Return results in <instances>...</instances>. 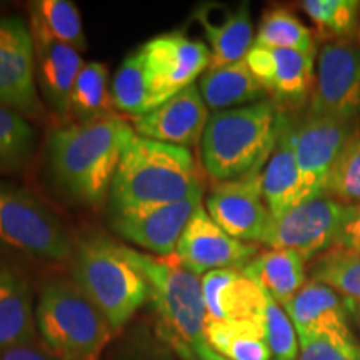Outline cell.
<instances>
[{
	"label": "cell",
	"instance_id": "1",
	"mask_svg": "<svg viewBox=\"0 0 360 360\" xmlns=\"http://www.w3.org/2000/svg\"><path fill=\"white\" fill-rule=\"evenodd\" d=\"M135 130L119 115L53 130L49 160L57 184L80 204L97 207L109 197L117 167Z\"/></svg>",
	"mask_w": 360,
	"mask_h": 360
},
{
	"label": "cell",
	"instance_id": "2",
	"mask_svg": "<svg viewBox=\"0 0 360 360\" xmlns=\"http://www.w3.org/2000/svg\"><path fill=\"white\" fill-rule=\"evenodd\" d=\"M204 188L188 148L135 134L125 147L112 182V215L174 204Z\"/></svg>",
	"mask_w": 360,
	"mask_h": 360
},
{
	"label": "cell",
	"instance_id": "3",
	"mask_svg": "<svg viewBox=\"0 0 360 360\" xmlns=\"http://www.w3.org/2000/svg\"><path fill=\"white\" fill-rule=\"evenodd\" d=\"M282 115L272 101L214 112L200 141L205 172L217 182L262 172L277 146Z\"/></svg>",
	"mask_w": 360,
	"mask_h": 360
},
{
	"label": "cell",
	"instance_id": "4",
	"mask_svg": "<svg viewBox=\"0 0 360 360\" xmlns=\"http://www.w3.org/2000/svg\"><path fill=\"white\" fill-rule=\"evenodd\" d=\"M125 255L148 283L160 335L186 359L205 344L207 310L200 276L188 272L175 260L155 259L124 245Z\"/></svg>",
	"mask_w": 360,
	"mask_h": 360
},
{
	"label": "cell",
	"instance_id": "5",
	"mask_svg": "<svg viewBox=\"0 0 360 360\" xmlns=\"http://www.w3.org/2000/svg\"><path fill=\"white\" fill-rule=\"evenodd\" d=\"M74 277L112 328H122L148 299L146 277L125 255L124 245L103 236H87L79 242Z\"/></svg>",
	"mask_w": 360,
	"mask_h": 360
},
{
	"label": "cell",
	"instance_id": "6",
	"mask_svg": "<svg viewBox=\"0 0 360 360\" xmlns=\"http://www.w3.org/2000/svg\"><path fill=\"white\" fill-rule=\"evenodd\" d=\"M35 322L44 345L57 360H98L112 327L79 289L65 281L49 282L39 297Z\"/></svg>",
	"mask_w": 360,
	"mask_h": 360
},
{
	"label": "cell",
	"instance_id": "7",
	"mask_svg": "<svg viewBox=\"0 0 360 360\" xmlns=\"http://www.w3.org/2000/svg\"><path fill=\"white\" fill-rule=\"evenodd\" d=\"M72 245L60 219L27 188L0 182V252L65 260Z\"/></svg>",
	"mask_w": 360,
	"mask_h": 360
},
{
	"label": "cell",
	"instance_id": "8",
	"mask_svg": "<svg viewBox=\"0 0 360 360\" xmlns=\"http://www.w3.org/2000/svg\"><path fill=\"white\" fill-rule=\"evenodd\" d=\"M139 52L146 72L150 109L193 85V80L210 69L212 62L209 47L202 40L180 32L157 35L143 44Z\"/></svg>",
	"mask_w": 360,
	"mask_h": 360
},
{
	"label": "cell",
	"instance_id": "9",
	"mask_svg": "<svg viewBox=\"0 0 360 360\" xmlns=\"http://www.w3.org/2000/svg\"><path fill=\"white\" fill-rule=\"evenodd\" d=\"M347 205L323 193L270 220L262 244L294 250L304 260L322 255L337 245Z\"/></svg>",
	"mask_w": 360,
	"mask_h": 360
},
{
	"label": "cell",
	"instance_id": "10",
	"mask_svg": "<svg viewBox=\"0 0 360 360\" xmlns=\"http://www.w3.org/2000/svg\"><path fill=\"white\" fill-rule=\"evenodd\" d=\"M354 125V120L314 114H307L299 122H292V143L305 200L327 192V182L335 162L355 137Z\"/></svg>",
	"mask_w": 360,
	"mask_h": 360
},
{
	"label": "cell",
	"instance_id": "11",
	"mask_svg": "<svg viewBox=\"0 0 360 360\" xmlns=\"http://www.w3.org/2000/svg\"><path fill=\"white\" fill-rule=\"evenodd\" d=\"M309 114L340 120L360 114V45L337 40L321 49Z\"/></svg>",
	"mask_w": 360,
	"mask_h": 360
},
{
	"label": "cell",
	"instance_id": "12",
	"mask_svg": "<svg viewBox=\"0 0 360 360\" xmlns=\"http://www.w3.org/2000/svg\"><path fill=\"white\" fill-rule=\"evenodd\" d=\"M35 44L30 27L20 17L0 19V103L22 117L40 119Z\"/></svg>",
	"mask_w": 360,
	"mask_h": 360
},
{
	"label": "cell",
	"instance_id": "13",
	"mask_svg": "<svg viewBox=\"0 0 360 360\" xmlns=\"http://www.w3.org/2000/svg\"><path fill=\"white\" fill-rule=\"evenodd\" d=\"M257 255L259 249L254 244L224 232L210 219L204 204L188 220L174 252L175 262L195 276L220 269H244Z\"/></svg>",
	"mask_w": 360,
	"mask_h": 360
},
{
	"label": "cell",
	"instance_id": "14",
	"mask_svg": "<svg viewBox=\"0 0 360 360\" xmlns=\"http://www.w3.org/2000/svg\"><path fill=\"white\" fill-rule=\"evenodd\" d=\"M210 219L240 242H260L267 232L270 215L262 192V172L219 182L207 199Z\"/></svg>",
	"mask_w": 360,
	"mask_h": 360
},
{
	"label": "cell",
	"instance_id": "15",
	"mask_svg": "<svg viewBox=\"0 0 360 360\" xmlns=\"http://www.w3.org/2000/svg\"><path fill=\"white\" fill-rule=\"evenodd\" d=\"M202 197L204 188L174 204L112 215V225L132 244L160 257H167L174 255L184 229L202 205Z\"/></svg>",
	"mask_w": 360,
	"mask_h": 360
},
{
	"label": "cell",
	"instance_id": "16",
	"mask_svg": "<svg viewBox=\"0 0 360 360\" xmlns=\"http://www.w3.org/2000/svg\"><path fill=\"white\" fill-rule=\"evenodd\" d=\"M209 119V109L195 85H188L147 114L130 117L135 134L141 137L184 148L200 143Z\"/></svg>",
	"mask_w": 360,
	"mask_h": 360
},
{
	"label": "cell",
	"instance_id": "17",
	"mask_svg": "<svg viewBox=\"0 0 360 360\" xmlns=\"http://www.w3.org/2000/svg\"><path fill=\"white\" fill-rule=\"evenodd\" d=\"M245 62L265 92L278 102H302L314 89L315 56L252 45Z\"/></svg>",
	"mask_w": 360,
	"mask_h": 360
},
{
	"label": "cell",
	"instance_id": "18",
	"mask_svg": "<svg viewBox=\"0 0 360 360\" xmlns=\"http://www.w3.org/2000/svg\"><path fill=\"white\" fill-rule=\"evenodd\" d=\"M283 309L289 314L299 337L327 335L355 340L349 326V305L326 283L310 278Z\"/></svg>",
	"mask_w": 360,
	"mask_h": 360
},
{
	"label": "cell",
	"instance_id": "19",
	"mask_svg": "<svg viewBox=\"0 0 360 360\" xmlns=\"http://www.w3.org/2000/svg\"><path fill=\"white\" fill-rule=\"evenodd\" d=\"M207 321H260L265 290L242 269H220L202 277Z\"/></svg>",
	"mask_w": 360,
	"mask_h": 360
},
{
	"label": "cell",
	"instance_id": "20",
	"mask_svg": "<svg viewBox=\"0 0 360 360\" xmlns=\"http://www.w3.org/2000/svg\"><path fill=\"white\" fill-rule=\"evenodd\" d=\"M193 19L209 42L212 56L209 70L244 60L254 45V25L247 4L237 7L205 4L193 12Z\"/></svg>",
	"mask_w": 360,
	"mask_h": 360
},
{
	"label": "cell",
	"instance_id": "21",
	"mask_svg": "<svg viewBox=\"0 0 360 360\" xmlns=\"http://www.w3.org/2000/svg\"><path fill=\"white\" fill-rule=\"evenodd\" d=\"M262 192L272 219L305 202L302 179L292 143V120L282 115L277 146L262 170Z\"/></svg>",
	"mask_w": 360,
	"mask_h": 360
},
{
	"label": "cell",
	"instance_id": "22",
	"mask_svg": "<svg viewBox=\"0 0 360 360\" xmlns=\"http://www.w3.org/2000/svg\"><path fill=\"white\" fill-rule=\"evenodd\" d=\"M35 75L42 96L58 115L70 114V96L75 79L82 70L80 53L69 45L52 40H34Z\"/></svg>",
	"mask_w": 360,
	"mask_h": 360
},
{
	"label": "cell",
	"instance_id": "23",
	"mask_svg": "<svg viewBox=\"0 0 360 360\" xmlns=\"http://www.w3.org/2000/svg\"><path fill=\"white\" fill-rule=\"evenodd\" d=\"M199 92L207 109L215 112L262 102L267 96L265 89L250 72L245 58L220 69L207 70L200 77Z\"/></svg>",
	"mask_w": 360,
	"mask_h": 360
},
{
	"label": "cell",
	"instance_id": "24",
	"mask_svg": "<svg viewBox=\"0 0 360 360\" xmlns=\"http://www.w3.org/2000/svg\"><path fill=\"white\" fill-rule=\"evenodd\" d=\"M305 260L294 250L270 249L245 265L244 274L285 307L305 285Z\"/></svg>",
	"mask_w": 360,
	"mask_h": 360
},
{
	"label": "cell",
	"instance_id": "25",
	"mask_svg": "<svg viewBox=\"0 0 360 360\" xmlns=\"http://www.w3.org/2000/svg\"><path fill=\"white\" fill-rule=\"evenodd\" d=\"M35 319L29 285L19 274L0 265V352L34 340Z\"/></svg>",
	"mask_w": 360,
	"mask_h": 360
},
{
	"label": "cell",
	"instance_id": "26",
	"mask_svg": "<svg viewBox=\"0 0 360 360\" xmlns=\"http://www.w3.org/2000/svg\"><path fill=\"white\" fill-rule=\"evenodd\" d=\"M30 34L34 40H52L69 45L79 53L87 49L82 17L69 0H37L29 4Z\"/></svg>",
	"mask_w": 360,
	"mask_h": 360
},
{
	"label": "cell",
	"instance_id": "27",
	"mask_svg": "<svg viewBox=\"0 0 360 360\" xmlns=\"http://www.w3.org/2000/svg\"><path fill=\"white\" fill-rule=\"evenodd\" d=\"M205 342L227 360H274L260 321H207Z\"/></svg>",
	"mask_w": 360,
	"mask_h": 360
},
{
	"label": "cell",
	"instance_id": "28",
	"mask_svg": "<svg viewBox=\"0 0 360 360\" xmlns=\"http://www.w3.org/2000/svg\"><path fill=\"white\" fill-rule=\"evenodd\" d=\"M109 89V67L102 62H87L75 79L70 96V114L77 122H96L114 114Z\"/></svg>",
	"mask_w": 360,
	"mask_h": 360
},
{
	"label": "cell",
	"instance_id": "29",
	"mask_svg": "<svg viewBox=\"0 0 360 360\" xmlns=\"http://www.w3.org/2000/svg\"><path fill=\"white\" fill-rule=\"evenodd\" d=\"M310 278L322 282L335 290L350 312L360 314V257L340 247H332L315 260Z\"/></svg>",
	"mask_w": 360,
	"mask_h": 360
},
{
	"label": "cell",
	"instance_id": "30",
	"mask_svg": "<svg viewBox=\"0 0 360 360\" xmlns=\"http://www.w3.org/2000/svg\"><path fill=\"white\" fill-rule=\"evenodd\" d=\"M254 45L269 49H290L315 56L312 32L285 8H270L260 19Z\"/></svg>",
	"mask_w": 360,
	"mask_h": 360
},
{
	"label": "cell",
	"instance_id": "31",
	"mask_svg": "<svg viewBox=\"0 0 360 360\" xmlns=\"http://www.w3.org/2000/svg\"><path fill=\"white\" fill-rule=\"evenodd\" d=\"M35 147L32 125L19 112L0 103V174L20 170Z\"/></svg>",
	"mask_w": 360,
	"mask_h": 360
},
{
	"label": "cell",
	"instance_id": "32",
	"mask_svg": "<svg viewBox=\"0 0 360 360\" xmlns=\"http://www.w3.org/2000/svg\"><path fill=\"white\" fill-rule=\"evenodd\" d=\"M110 96L117 110L130 117L147 114L150 109L148 89L141 52L135 51L124 58L110 85Z\"/></svg>",
	"mask_w": 360,
	"mask_h": 360
},
{
	"label": "cell",
	"instance_id": "33",
	"mask_svg": "<svg viewBox=\"0 0 360 360\" xmlns=\"http://www.w3.org/2000/svg\"><path fill=\"white\" fill-rule=\"evenodd\" d=\"M262 326L274 360L299 359L300 344L294 323H292L285 309L281 304H277L267 292H265Z\"/></svg>",
	"mask_w": 360,
	"mask_h": 360
},
{
	"label": "cell",
	"instance_id": "34",
	"mask_svg": "<svg viewBox=\"0 0 360 360\" xmlns=\"http://www.w3.org/2000/svg\"><path fill=\"white\" fill-rule=\"evenodd\" d=\"M326 193L345 205H360V137H354L335 162Z\"/></svg>",
	"mask_w": 360,
	"mask_h": 360
},
{
	"label": "cell",
	"instance_id": "35",
	"mask_svg": "<svg viewBox=\"0 0 360 360\" xmlns=\"http://www.w3.org/2000/svg\"><path fill=\"white\" fill-rule=\"evenodd\" d=\"M300 6L314 24L335 35L352 32L360 8L355 0H305Z\"/></svg>",
	"mask_w": 360,
	"mask_h": 360
},
{
	"label": "cell",
	"instance_id": "36",
	"mask_svg": "<svg viewBox=\"0 0 360 360\" xmlns=\"http://www.w3.org/2000/svg\"><path fill=\"white\" fill-rule=\"evenodd\" d=\"M300 354L297 360H360V344L327 335L299 337Z\"/></svg>",
	"mask_w": 360,
	"mask_h": 360
},
{
	"label": "cell",
	"instance_id": "37",
	"mask_svg": "<svg viewBox=\"0 0 360 360\" xmlns=\"http://www.w3.org/2000/svg\"><path fill=\"white\" fill-rule=\"evenodd\" d=\"M337 245L360 257V205H347Z\"/></svg>",
	"mask_w": 360,
	"mask_h": 360
},
{
	"label": "cell",
	"instance_id": "38",
	"mask_svg": "<svg viewBox=\"0 0 360 360\" xmlns=\"http://www.w3.org/2000/svg\"><path fill=\"white\" fill-rule=\"evenodd\" d=\"M0 360H57L44 344L30 340L0 352Z\"/></svg>",
	"mask_w": 360,
	"mask_h": 360
},
{
	"label": "cell",
	"instance_id": "39",
	"mask_svg": "<svg viewBox=\"0 0 360 360\" xmlns=\"http://www.w3.org/2000/svg\"><path fill=\"white\" fill-rule=\"evenodd\" d=\"M195 357L199 360H227L222 355L215 352L212 347H209V344H200L199 347L195 349Z\"/></svg>",
	"mask_w": 360,
	"mask_h": 360
}]
</instances>
